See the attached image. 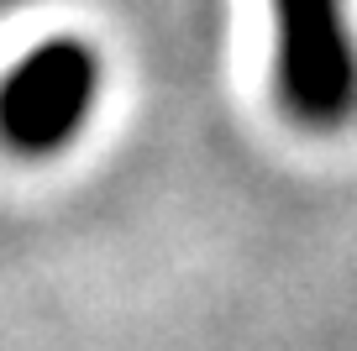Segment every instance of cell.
<instances>
[{
    "instance_id": "obj_2",
    "label": "cell",
    "mask_w": 357,
    "mask_h": 351,
    "mask_svg": "<svg viewBox=\"0 0 357 351\" xmlns=\"http://www.w3.org/2000/svg\"><path fill=\"white\" fill-rule=\"evenodd\" d=\"M100 89V58L79 37L32 47L0 84V142L16 153H58L74 142Z\"/></svg>"
},
{
    "instance_id": "obj_1",
    "label": "cell",
    "mask_w": 357,
    "mask_h": 351,
    "mask_svg": "<svg viewBox=\"0 0 357 351\" xmlns=\"http://www.w3.org/2000/svg\"><path fill=\"white\" fill-rule=\"evenodd\" d=\"M273 6V89L310 132H336L357 116V42L342 0H268Z\"/></svg>"
}]
</instances>
